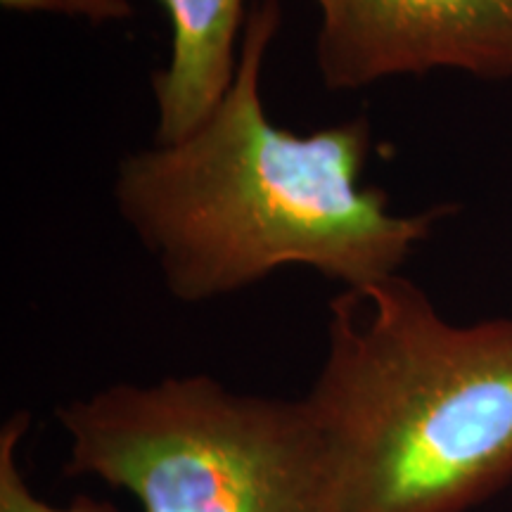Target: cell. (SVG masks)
I'll use <instances>...</instances> for the list:
<instances>
[{"instance_id":"7","label":"cell","mask_w":512,"mask_h":512,"mask_svg":"<svg viewBox=\"0 0 512 512\" xmlns=\"http://www.w3.org/2000/svg\"><path fill=\"white\" fill-rule=\"evenodd\" d=\"M60 5L62 15L86 19L95 27L110 22H124L133 15L131 0H60Z\"/></svg>"},{"instance_id":"6","label":"cell","mask_w":512,"mask_h":512,"mask_svg":"<svg viewBox=\"0 0 512 512\" xmlns=\"http://www.w3.org/2000/svg\"><path fill=\"white\" fill-rule=\"evenodd\" d=\"M29 420L27 413L12 415L0 432V512H119L114 503L91 496H79L64 508H55L34 494L17 463V446L29 430Z\"/></svg>"},{"instance_id":"8","label":"cell","mask_w":512,"mask_h":512,"mask_svg":"<svg viewBox=\"0 0 512 512\" xmlns=\"http://www.w3.org/2000/svg\"><path fill=\"white\" fill-rule=\"evenodd\" d=\"M3 8L12 12H50V15H62L60 0H0Z\"/></svg>"},{"instance_id":"1","label":"cell","mask_w":512,"mask_h":512,"mask_svg":"<svg viewBox=\"0 0 512 512\" xmlns=\"http://www.w3.org/2000/svg\"><path fill=\"white\" fill-rule=\"evenodd\" d=\"M280 24V0L249 5L235 76L209 117L117 166L114 207L183 304L228 297L285 266L344 290L380 283L458 209L396 214L387 192L363 185L366 117L311 133L271 121L261 81Z\"/></svg>"},{"instance_id":"3","label":"cell","mask_w":512,"mask_h":512,"mask_svg":"<svg viewBox=\"0 0 512 512\" xmlns=\"http://www.w3.org/2000/svg\"><path fill=\"white\" fill-rule=\"evenodd\" d=\"M67 477H98L143 512H347L304 399L209 375L114 384L67 403Z\"/></svg>"},{"instance_id":"2","label":"cell","mask_w":512,"mask_h":512,"mask_svg":"<svg viewBox=\"0 0 512 512\" xmlns=\"http://www.w3.org/2000/svg\"><path fill=\"white\" fill-rule=\"evenodd\" d=\"M304 396L347 512H465L512 479V318L453 325L403 275L330 299Z\"/></svg>"},{"instance_id":"5","label":"cell","mask_w":512,"mask_h":512,"mask_svg":"<svg viewBox=\"0 0 512 512\" xmlns=\"http://www.w3.org/2000/svg\"><path fill=\"white\" fill-rule=\"evenodd\" d=\"M171 24V53L152 74L155 143H176L209 117L238 67L245 0H157Z\"/></svg>"},{"instance_id":"4","label":"cell","mask_w":512,"mask_h":512,"mask_svg":"<svg viewBox=\"0 0 512 512\" xmlns=\"http://www.w3.org/2000/svg\"><path fill=\"white\" fill-rule=\"evenodd\" d=\"M328 91L453 69L512 79V0H313Z\"/></svg>"}]
</instances>
